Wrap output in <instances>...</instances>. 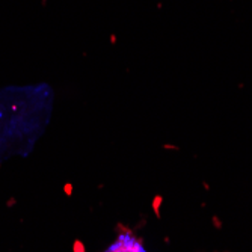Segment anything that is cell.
I'll return each instance as SVG.
<instances>
[{"label": "cell", "instance_id": "obj_2", "mask_svg": "<svg viewBox=\"0 0 252 252\" xmlns=\"http://www.w3.org/2000/svg\"><path fill=\"white\" fill-rule=\"evenodd\" d=\"M73 251H74V252H86V251H85V246H83L79 240H76V242H74V248H73Z\"/></svg>", "mask_w": 252, "mask_h": 252}, {"label": "cell", "instance_id": "obj_1", "mask_svg": "<svg viewBox=\"0 0 252 252\" xmlns=\"http://www.w3.org/2000/svg\"><path fill=\"white\" fill-rule=\"evenodd\" d=\"M104 252H147L142 243L131 234H120Z\"/></svg>", "mask_w": 252, "mask_h": 252}, {"label": "cell", "instance_id": "obj_3", "mask_svg": "<svg viewBox=\"0 0 252 252\" xmlns=\"http://www.w3.org/2000/svg\"><path fill=\"white\" fill-rule=\"evenodd\" d=\"M65 192H66L68 195L71 193V186H70V185H66V186H65Z\"/></svg>", "mask_w": 252, "mask_h": 252}]
</instances>
